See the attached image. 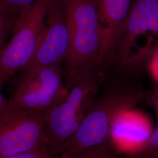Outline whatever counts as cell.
I'll return each mask as SVG.
<instances>
[{"instance_id": "6da1fadb", "label": "cell", "mask_w": 158, "mask_h": 158, "mask_svg": "<svg viewBox=\"0 0 158 158\" xmlns=\"http://www.w3.org/2000/svg\"><path fill=\"white\" fill-rule=\"evenodd\" d=\"M70 47L65 73L102 76L105 32L96 0H62Z\"/></svg>"}, {"instance_id": "7a4b0ae2", "label": "cell", "mask_w": 158, "mask_h": 158, "mask_svg": "<svg viewBox=\"0 0 158 158\" xmlns=\"http://www.w3.org/2000/svg\"><path fill=\"white\" fill-rule=\"evenodd\" d=\"M149 92L127 83L117 82L94 98L78 130L60 153L98 147L110 141L113 123L121 113L147 100Z\"/></svg>"}, {"instance_id": "3957f363", "label": "cell", "mask_w": 158, "mask_h": 158, "mask_svg": "<svg viewBox=\"0 0 158 158\" xmlns=\"http://www.w3.org/2000/svg\"><path fill=\"white\" fill-rule=\"evenodd\" d=\"M64 75L68 94L48 111L45 128L46 143L59 155L85 118L102 77L81 73Z\"/></svg>"}, {"instance_id": "277c9868", "label": "cell", "mask_w": 158, "mask_h": 158, "mask_svg": "<svg viewBox=\"0 0 158 158\" xmlns=\"http://www.w3.org/2000/svg\"><path fill=\"white\" fill-rule=\"evenodd\" d=\"M52 0H38L18 15L12 37L0 50V83L2 85L31 59Z\"/></svg>"}, {"instance_id": "5b68a950", "label": "cell", "mask_w": 158, "mask_h": 158, "mask_svg": "<svg viewBox=\"0 0 158 158\" xmlns=\"http://www.w3.org/2000/svg\"><path fill=\"white\" fill-rule=\"evenodd\" d=\"M48 111L21 107L8 99L0 108V156L32 150L46 144Z\"/></svg>"}, {"instance_id": "8992f818", "label": "cell", "mask_w": 158, "mask_h": 158, "mask_svg": "<svg viewBox=\"0 0 158 158\" xmlns=\"http://www.w3.org/2000/svg\"><path fill=\"white\" fill-rule=\"evenodd\" d=\"M69 47V34L62 0H52L34 55L19 71L17 81L30 79L46 68L65 63Z\"/></svg>"}, {"instance_id": "52a82bcc", "label": "cell", "mask_w": 158, "mask_h": 158, "mask_svg": "<svg viewBox=\"0 0 158 158\" xmlns=\"http://www.w3.org/2000/svg\"><path fill=\"white\" fill-rule=\"evenodd\" d=\"M158 38V0H134L116 47L113 63L120 70L135 71V57L139 40H147L151 55L156 49L149 40Z\"/></svg>"}, {"instance_id": "ba28073f", "label": "cell", "mask_w": 158, "mask_h": 158, "mask_svg": "<svg viewBox=\"0 0 158 158\" xmlns=\"http://www.w3.org/2000/svg\"><path fill=\"white\" fill-rule=\"evenodd\" d=\"M61 65L42 70L26 80L17 81L9 100L21 107L36 111H49L66 98Z\"/></svg>"}, {"instance_id": "9c48e42d", "label": "cell", "mask_w": 158, "mask_h": 158, "mask_svg": "<svg viewBox=\"0 0 158 158\" xmlns=\"http://www.w3.org/2000/svg\"><path fill=\"white\" fill-rule=\"evenodd\" d=\"M105 36L102 51L104 70L114 62L116 47L134 0H96Z\"/></svg>"}, {"instance_id": "30bf717a", "label": "cell", "mask_w": 158, "mask_h": 158, "mask_svg": "<svg viewBox=\"0 0 158 158\" xmlns=\"http://www.w3.org/2000/svg\"><path fill=\"white\" fill-rule=\"evenodd\" d=\"M115 151V148L109 141L98 147L62 154L58 158H116Z\"/></svg>"}, {"instance_id": "8fae6325", "label": "cell", "mask_w": 158, "mask_h": 158, "mask_svg": "<svg viewBox=\"0 0 158 158\" xmlns=\"http://www.w3.org/2000/svg\"><path fill=\"white\" fill-rule=\"evenodd\" d=\"M132 153L134 158H158V123L147 139Z\"/></svg>"}, {"instance_id": "7c38bea8", "label": "cell", "mask_w": 158, "mask_h": 158, "mask_svg": "<svg viewBox=\"0 0 158 158\" xmlns=\"http://www.w3.org/2000/svg\"><path fill=\"white\" fill-rule=\"evenodd\" d=\"M59 156V155L45 144L32 150L2 156L0 158H58Z\"/></svg>"}, {"instance_id": "4fadbf2b", "label": "cell", "mask_w": 158, "mask_h": 158, "mask_svg": "<svg viewBox=\"0 0 158 158\" xmlns=\"http://www.w3.org/2000/svg\"><path fill=\"white\" fill-rule=\"evenodd\" d=\"M38 0H0L7 14L15 22L21 11L28 6H31Z\"/></svg>"}, {"instance_id": "5bb4252c", "label": "cell", "mask_w": 158, "mask_h": 158, "mask_svg": "<svg viewBox=\"0 0 158 158\" xmlns=\"http://www.w3.org/2000/svg\"><path fill=\"white\" fill-rule=\"evenodd\" d=\"M14 22L0 4V50L6 44V38L12 31Z\"/></svg>"}, {"instance_id": "9a60e30c", "label": "cell", "mask_w": 158, "mask_h": 158, "mask_svg": "<svg viewBox=\"0 0 158 158\" xmlns=\"http://www.w3.org/2000/svg\"><path fill=\"white\" fill-rule=\"evenodd\" d=\"M149 70L153 78L158 83V48L153 52L148 60Z\"/></svg>"}, {"instance_id": "2e32d148", "label": "cell", "mask_w": 158, "mask_h": 158, "mask_svg": "<svg viewBox=\"0 0 158 158\" xmlns=\"http://www.w3.org/2000/svg\"><path fill=\"white\" fill-rule=\"evenodd\" d=\"M147 100L149 102L154 108L158 118V90L153 93H149Z\"/></svg>"}, {"instance_id": "e0dca14e", "label": "cell", "mask_w": 158, "mask_h": 158, "mask_svg": "<svg viewBox=\"0 0 158 158\" xmlns=\"http://www.w3.org/2000/svg\"><path fill=\"white\" fill-rule=\"evenodd\" d=\"M2 86H3V85L0 83V108L2 107L3 106H4L6 104V102L8 101V99H6L2 94L1 90H2Z\"/></svg>"}, {"instance_id": "ac0fdd59", "label": "cell", "mask_w": 158, "mask_h": 158, "mask_svg": "<svg viewBox=\"0 0 158 158\" xmlns=\"http://www.w3.org/2000/svg\"></svg>"}]
</instances>
